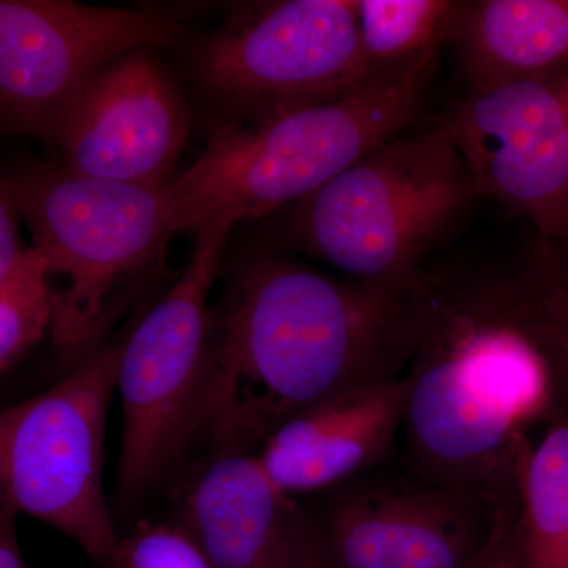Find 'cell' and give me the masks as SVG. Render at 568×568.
<instances>
[{
  "label": "cell",
  "instance_id": "23",
  "mask_svg": "<svg viewBox=\"0 0 568 568\" xmlns=\"http://www.w3.org/2000/svg\"><path fill=\"white\" fill-rule=\"evenodd\" d=\"M540 263L560 283L568 284V227L555 241L534 246Z\"/></svg>",
  "mask_w": 568,
  "mask_h": 568
},
{
  "label": "cell",
  "instance_id": "15",
  "mask_svg": "<svg viewBox=\"0 0 568 568\" xmlns=\"http://www.w3.org/2000/svg\"><path fill=\"white\" fill-rule=\"evenodd\" d=\"M448 44L470 92L547 73L568 62V0L459 2Z\"/></svg>",
  "mask_w": 568,
  "mask_h": 568
},
{
  "label": "cell",
  "instance_id": "18",
  "mask_svg": "<svg viewBox=\"0 0 568 568\" xmlns=\"http://www.w3.org/2000/svg\"><path fill=\"white\" fill-rule=\"evenodd\" d=\"M54 287L36 248L0 286V372L51 334Z\"/></svg>",
  "mask_w": 568,
  "mask_h": 568
},
{
  "label": "cell",
  "instance_id": "17",
  "mask_svg": "<svg viewBox=\"0 0 568 568\" xmlns=\"http://www.w3.org/2000/svg\"><path fill=\"white\" fill-rule=\"evenodd\" d=\"M458 7V0H355L368 73L407 69L436 58L450 41Z\"/></svg>",
  "mask_w": 568,
  "mask_h": 568
},
{
  "label": "cell",
  "instance_id": "9",
  "mask_svg": "<svg viewBox=\"0 0 568 568\" xmlns=\"http://www.w3.org/2000/svg\"><path fill=\"white\" fill-rule=\"evenodd\" d=\"M175 11L73 0H0V134L54 142L93 78L133 51L173 43Z\"/></svg>",
  "mask_w": 568,
  "mask_h": 568
},
{
  "label": "cell",
  "instance_id": "19",
  "mask_svg": "<svg viewBox=\"0 0 568 568\" xmlns=\"http://www.w3.org/2000/svg\"><path fill=\"white\" fill-rule=\"evenodd\" d=\"M523 317L555 384L568 396V284L549 275L537 254L523 265Z\"/></svg>",
  "mask_w": 568,
  "mask_h": 568
},
{
  "label": "cell",
  "instance_id": "13",
  "mask_svg": "<svg viewBox=\"0 0 568 568\" xmlns=\"http://www.w3.org/2000/svg\"><path fill=\"white\" fill-rule=\"evenodd\" d=\"M212 568H323L315 518L256 452H216L183 496L181 521Z\"/></svg>",
  "mask_w": 568,
  "mask_h": 568
},
{
  "label": "cell",
  "instance_id": "12",
  "mask_svg": "<svg viewBox=\"0 0 568 568\" xmlns=\"http://www.w3.org/2000/svg\"><path fill=\"white\" fill-rule=\"evenodd\" d=\"M186 136L189 112L173 78L148 51H133L93 78L52 145L71 173L162 186L173 179Z\"/></svg>",
  "mask_w": 568,
  "mask_h": 568
},
{
  "label": "cell",
  "instance_id": "8",
  "mask_svg": "<svg viewBox=\"0 0 568 568\" xmlns=\"http://www.w3.org/2000/svg\"><path fill=\"white\" fill-rule=\"evenodd\" d=\"M201 85L234 114L260 122L332 102L369 77L355 0H280L242 7L203 41Z\"/></svg>",
  "mask_w": 568,
  "mask_h": 568
},
{
  "label": "cell",
  "instance_id": "20",
  "mask_svg": "<svg viewBox=\"0 0 568 568\" xmlns=\"http://www.w3.org/2000/svg\"><path fill=\"white\" fill-rule=\"evenodd\" d=\"M108 568H212L203 549L179 523L142 521L118 545Z\"/></svg>",
  "mask_w": 568,
  "mask_h": 568
},
{
  "label": "cell",
  "instance_id": "24",
  "mask_svg": "<svg viewBox=\"0 0 568 568\" xmlns=\"http://www.w3.org/2000/svg\"><path fill=\"white\" fill-rule=\"evenodd\" d=\"M13 519L11 511L0 507V568H26Z\"/></svg>",
  "mask_w": 568,
  "mask_h": 568
},
{
  "label": "cell",
  "instance_id": "1",
  "mask_svg": "<svg viewBox=\"0 0 568 568\" xmlns=\"http://www.w3.org/2000/svg\"><path fill=\"white\" fill-rule=\"evenodd\" d=\"M420 328L418 283L386 290L253 257L212 312L196 440L260 450L305 407L405 375Z\"/></svg>",
  "mask_w": 568,
  "mask_h": 568
},
{
  "label": "cell",
  "instance_id": "22",
  "mask_svg": "<svg viewBox=\"0 0 568 568\" xmlns=\"http://www.w3.org/2000/svg\"><path fill=\"white\" fill-rule=\"evenodd\" d=\"M20 220L9 183L0 178V286L17 274L31 250L22 245Z\"/></svg>",
  "mask_w": 568,
  "mask_h": 568
},
{
  "label": "cell",
  "instance_id": "5",
  "mask_svg": "<svg viewBox=\"0 0 568 568\" xmlns=\"http://www.w3.org/2000/svg\"><path fill=\"white\" fill-rule=\"evenodd\" d=\"M32 248L47 263L54 291L51 339L69 357H88L112 298L175 234L168 183L99 181L62 164H32L6 175Z\"/></svg>",
  "mask_w": 568,
  "mask_h": 568
},
{
  "label": "cell",
  "instance_id": "16",
  "mask_svg": "<svg viewBox=\"0 0 568 568\" xmlns=\"http://www.w3.org/2000/svg\"><path fill=\"white\" fill-rule=\"evenodd\" d=\"M518 493L526 568H568V416L529 448Z\"/></svg>",
  "mask_w": 568,
  "mask_h": 568
},
{
  "label": "cell",
  "instance_id": "11",
  "mask_svg": "<svg viewBox=\"0 0 568 568\" xmlns=\"http://www.w3.org/2000/svg\"><path fill=\"white\" fill-rule=\"evenodd\" d=\"M480 196L536 227L538 244L568 227V62L469 92L444 115Z\"/></svg>",
  "mask_w": 568,
  "mask_h": 568
},
{
  "label": "cell",
  "instance_id": "6",
  "mask_svg": "<svg viewBox=\"0 0 568 568\" xmlns=\"http://www.w3.org/2000/svg\"><path fill=\"white\" fill-rule=\"evenodd\" d=\"M122 347L93 351L55 386L0 410V507L47 523L104 567L119 540L103 467Z\"/></svg>",
  "mask_w": 568,
  "mask_h": 568
},
{
  "label": "cell",
  "instance_id": "14",
  "mask_svg": "<svg viewBox=\"0 0 568 568\" xmlns=\"http://www.w3.org/2000/svg\"><path fill=\"white\" fill-rule=\"evenodd\" d=\"M406 405L405 375L346 388L284 422L257 459L286 495L328 491L392 462Z\"/></svg>",
  "mask_w": 568,
  "mask_h": 568
},
{
  "label": "cell",
  "instance_id": "10",
  "mask_svg": "<svg viewBox=\"0 0 568 568\" xmlns=\"http://www.w3.org/2000/svg\"><path fill=\"white\" fill-rule=\"evenodd\" d=\"M386 465L328 489L313 515L323 568L476 567L518 489L496 496Z\"/></svg>",
  "mask_w": 568,
  "mask_h": 568
},
{
  "label": "cell",
  "instance_id": "2",
  "mask_svg": "<svg viewBox=\"0 0 568 568\" xmlns=\"http://www.w3.org/2000/svg\"><path fill=\"white\" fill-rule=\"evenodd\" d=\"M418 295L402 463L433 480L506 496L530 448L523 429L556 399L523 317L521 267L428 265Z\"/></svg>",
  "mask_w": 568,
  "mask_h": 568
},
{
  "label": "cell",
  "instance_id": "7",
  "mask_svg": "<svg viewBox=\"0 0 568 568\" xmlns=\"http://www.w3.org/2000/svg\"><path fill=\"white\" fill-rule=\"evenodd\" d=\"M231 227L194 231L189 265L123 343L118 384L122 444L118 493L138 504L196 440L211 342L213 282Z\"/></svg>",
  "mask_w": 568,
  "mask_h": 568
},
{
  "label": "cell",
  "instance_id": "21",
  "mask_svg": "<svg viewBox=\"0 0 568 568\" xmlns=\"http://www.w3.org/2000/svg\"><path fill=\"white\" fill-rule=\"evenodd\" d=\"M474 568H526L519 529V493L507 500L495 534Z\"/></svg>",
  "mask_w": 568,
  "mask_h": 568
},
{
  "label": "cell",
  "instance_id": "3",
  "mask_svg": "<svg viewBox=\"0 0 568 568\" xmlns=\"http://www.w3.org/2000/svg\"><path fill=\"white\" fill-rule=\"evenodd\" d=\"M436 58L372 73L332 102L260 122L230 121L168 182L175 233L256 222L304 201L417 121Z\"/></svg>",
  "mask_w": 568,
  "mask_h": 568
},
{
  "label": "cell",
  "instance_id": "4",
  "mask_svg": "<svg viewBox=\"0 0 568 568\" xmlns=\"http://www.w3.org/2000/svg\"><path fill=\"white\" fill-rule=\"evenodd\" d=\"M478 196L443 121L414 123L294 204L290 234L347 280L407 291Z\"/></svg>",
  "mask_w": 568,
  "mask_h": 568
}]
</instances>
